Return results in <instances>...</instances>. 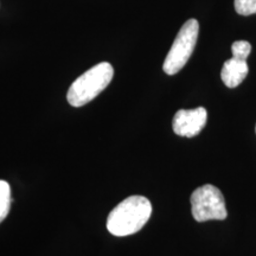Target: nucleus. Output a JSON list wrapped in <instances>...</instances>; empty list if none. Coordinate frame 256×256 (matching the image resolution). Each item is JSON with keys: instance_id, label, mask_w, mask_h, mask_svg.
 Returning a JSON list of instances; mask_svg holds the SVG:
<instances>
[{"instance_id": "f257e3e1", "label": "nucleus", "mask_w": 256, "mask_h": 256, "mask_svg": "<svg viewBox=\"0 0 256 256\" xmlns=\"http://www.w3.org/2000/svg\"><path fill=\"white\" fill-rule=\"evenodd\" d=\"M152 214L151 202L142 196H130L110 211L107 229L112 235L128 236L142 230Z\"/></svg>"}, {"instance_id": "f03ea898", "label": "nucleus", "mask_w": 256, "mask_h": 256, "mask_svg": "<svg viewBox=\"0 0 256 256\" xmlns=\"http://www.w3.org/2000/svg\"><path fill=\"white\" fill-rule=\"evenodd\" d=\"M114 69L110 63L101 62L82 74L70 86L66 100L72 107H82L104 92L113 80Z\"/></svg>"}, {"instance_id": "7ed1b4c3", "label": "nucleus", "mask_w": 256, "mask_h": 256, "mask_svg": "<svg viewBox=\"0 0 256 256\" xmlns=\"http://www.w3.org/2000/svg\"><path fill=\"white\" fill-rule=\"evenodd\" d=\"M198 34H200L198 22L196 19H188L179 30L177 37L166 56L164 66H162L165 74L174 75L184 68L196 46Z\"/></svg>"}, {"instance_id": "20e7f679", "label": "nucleus", "mask_w": 256, "mask_h": 256, "mask_svg": "<svg viewBox=\"0 0 256 256\" xmlns=\"http://www.w3.org/2000/svg\"><path fill=\"white\" fill-rule=\"evenodd\" d=\"M191 211L197 222H206L210 220H226L228 211L226 200L218 188L206 184L192 192Z\"/></svg>"}, {"instance_id": "39448f33", "label": "nucleus", "mask_w": 256, "mask_h": 256, "mask_svg": "<svg viewBox=\"0 0 256 256\" xmlns=\"http://www.w3.org/2000/svg\"><path fill=\"white\" fill-rule=\"evenodd\" d=\"M208 120L206 108L198 107L194 110H180L174 114L172 121L174 132L179 136L192 138L200 133Z\"/></svg>"}, {"instance_id": "423d86ee", "label": "nucleus", "mask_w": 256, "mask_h": 256, "mask_svg": "<svg viewBox=\"0 0 256 256\" xmlns=\"http://www.w3.org/2000/svg\"><path fill=\"white\" fill-rule=\"evenodd\" d=\"M248 70L247 60L232 57L224 62L222 72H220V78H222V81L226 87L236 88L247 78Z\"/></svg>"}, {"instance_id": "0eeeda50", "label": "nucleus", "mask_w": 256, "mask_h": 256, "mask_svg": "<svg viewBox=\"0 0 256 256\" xmlns=\"http://www.w3.org/2000/svg\"><path fill=\"white\" fill-rule=\"evenodd\" d=\"M11 188L8 182L0 180V223L8 217L11 209Z\"/></svg>"}, {"instance_id": "6e6552de", "label": "nucleus", "mask_w": 256, "mask_h": 256, "mask_svg": "<svg viewBox=\"0 0 256 256\" xmlns=\"http://www.w3.org/2000/svg\"><path fill=\"white\" fill-rule=\"evenodd\" d=\"M232 51L234 58L247 60L248 56L250 55L252 46L247 40H238L232 44Z\"/></svg>"}, {"instance_id": "1a4fd4ad", "label": "nucleus", "mask_w": 256, "mask_h": 256, "mask_svg": "<svg viewBox=\"0 0 256 256\" xmlns=\"http://www.w3.org/2000/svg\"><path fill=\"white\" fill-rule=\"evenodd\" d=\"M235 10L241 16H250L256 14V0H235Z\"/></svg>"}, {"instance_id": "9d476101", "label": "nucleus", "mask_w": 256, "mask_h": 256, "mask_svg": "<svg viewBox=\"0 0 256 256\" xmlns=\"http://www.w3.org/2000/svg\"><path fill=\"white\" fill-rule=\"evenodd\" d=\"M255 130H256V127H255Z\"/></svg>"}]
</instances>
